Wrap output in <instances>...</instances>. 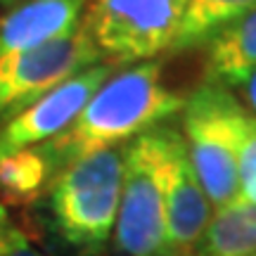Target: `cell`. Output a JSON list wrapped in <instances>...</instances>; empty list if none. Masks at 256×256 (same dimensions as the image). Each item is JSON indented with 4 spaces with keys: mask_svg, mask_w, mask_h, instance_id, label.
<instances>
[{
    "mask_svg": "<svg viewBox=\"0 0 256 256\" xmlns=\"http://www.w3.org/2000/svg\"><path fill=\"white\" fill-rule=\"evenodd\" d=\"M183 104V98L164 83L162 62L128 64L112 72L72 126L40 147L60 174L74 159L128 145L178 114Z\"/></svg>",
    "mask_w": 256,
    "mask_h": 256,
    "instance_id": "cell-1",
    "label": "cell"
},
{
    "mask_svg": "<svg viewBox=\"0 0 256 256\" xmlns=\"http://www.w3.org/2000/svg\"><path fill=\"white\" fill-rule=\"evenodd\" d=\"M124 147L74 159L50 183L52 228L66 247L83 256L104 252L114 235L124 185Z\"/></svg>",
    "mask_w": 256,
    "mask_h": 256,
    "instance_id": "cell-2",
    "label": "cell"
},
{
    "mask_svg": "<svg viewBox=\"0 0 256 256\" xmlns=\"http://www.w3.org/2000/svg\"><path fill=\"white\" fill-rule=\"evenodd\" d=\"M176 128L156 126L124 147V185L114 247L119 256H168L166 176Z\"/></svg>",
    "mask_w": 256,
    "mask_h": 256,
    "instance_id": "cell-3",
    "label": "cell"
},
{
    "mask_svg": "<svg viewBox=\"0 0 256 256\" xmlns=\"http://www.w3.org/2000/svg\"><path fill=\"white\" fill-rule=\"evenodd\" d=\"M180 112V136L190 164L211 206L220 209L238 200L240 140L249 112L232 90L209 81L194 88Z\"/></svg>",
    "mask_w": 256,
    "mask_h": 256,
    "instance_id": "cell-4",
    "label": "cell"
},
{
    "mask_svg": "<svg viewBox=\"0 0 256 256\" xmlns=\"http://www.w3.org/2000/svg\"><path fill=\"white\" fill-rule=\"evenodd\" d=\"M188 0H86L83 26L104 62L154 60L171 50Z\"/></svg>",
    "mask_w": 256,
    "mask_h": 256,
    "instance_id": "cell-5",
    "label": "cell"
},
{
    "mask_svg": "<svg viewBox=\"0 0 256 256\" xmlns=\"http://www.w3.org/2000/svg\"><path fill=\"white\" fill-rule=\"evenodd\" d=\"M100 62L104 60L83 24L69 36L0 60V121L8 124L57 86Z\"/></svg>",
    "mask_w": 256,
    "mask_h": 256,
    "instance_id": "cell-6",
    "label": "cell"
},
{
    "mask_svg": "<svg viewBox=\"0 0 256 256\" xmlns=\"http://www.w3.org/2000/svg\"><path fill=\"white\" fill-rule=\"evenodd\" d=\"M112 72L114 64H95L57 86L55 90L43 95L31 107L19 112L17 116H12L0 130V159L28 147L43 145L64 133L83 112L95 90L112 76Z\"/></svg>",
    "mask_w": 256,
    "mask_h": 256,
    "instance_id": "cell-7",
    "label": "cell"
},
{
    "mask_svg": "<svg viewBox=\"0 0 256 256\" xmlns=\"http://www.w3.org/2000/svg\"><path fill=\"white\" fill-rule=\"evenodd\" d=\"M214 216L206 192L190 164L183 136L176 128L166 176V244L168 256H194Z\"/></svg>",
    "mask_w": 256,
    "mask_h": 256,
    "instance_id": "cell-8",
    "label": "cell"
},
{
    "mask_svg": "<svg viewBox=\"0 0 256 256\" xmlns=\"http://www.w3.org/2000/svg\"><path fill=\"white\" fill-rule=\"evenodd\" d=\"M83 14L86 0H22L0 19V60L69 36Z\"/></svg>",
    "mask_w": 256,
    "mask_h": 256,
    "instance_id": "cell-9",
    "label": "cell"
},
{
    "mask_svg": "<svg viewBox=\"0 0 256 256\" xmlns=\"http://www.w3.org/2000/svg\"><path fill=\"white\" fill-rule=\"evenodd\" d=\"M204 46L206 81L235 90L256 72V10L232 19Z\"/></svg>",
    "mask_w": 256,
    "mask_h": 256,
    "instance_id": "cell-10",
    "label": "cell"
},
{
    "mask_svg": "<svg viewBox=\"0 0 256 256\" xmlns=\"http://www.w3.org/2000/svg\"><path fill=\"white\" fill-rule=\"evenodd\" d=\"M256 254V204L232 200L214 209L194 256H252Z\"/></svg>",
    "mask_w": 256,
    "mask_h": 256,
    "instance_id": "cell-11",
    "label": "cell"
},
{
    "mask_svg": "<svg viewBox=\"0 0 256 256\" xmlns=\"http://www.w3.org/2000/svg\"><path fill=\"white\" fill-rule=\"evenodd\" d=\"M252 10H256V0H188L171 50L180 52L206 43L216 31Z\"/></svg>",
    "mask_w": 256,
    "mask_h": 256,
    "instance_id": "cell-12",
    "label": "cell"
},
{
    "mask_svg": "<svg viewBox=\"0 0 256 256\" xmlns=\"http://www.w3.org/2000/svg\"><path fill=\"white\" fill-rule=\"evenodd\" d=\"M55 176V166L40 145L0 159V190L14 200L36 197Z\"/></svg>",
    "mask_w": 256,
    "mask_h": 256,
    "instance_id": "cell-13",
    "label": "cell"
},
{
    "mask_svg": "<svg viewBox=\"0 0 256 256\" xmlns=\"http://www.w3.org/2000/svg\"><path fill=\"white\" fill-rule=\"evenodd\" d=\"M238 197L256 204V116L249 114L240 140Z\"/></svg>",
    "mask_w": 256,
    "mask_h": 256,
    "instance_id": "cell-14",
    "label": "cell"
},
{
    "mask_svg": "<svg viewBox=\"0 0 256 256\" xmlns=\"http://www.w3.org/2000/svg\"><path fill=\"white\" fill-rule=\"evenodd\" d=\"M24 244H28L26 235L14 226V220L10 216V211L5 209V204H0V256H10Z\"/></svg>",
    "mask_w": 256,
    "mask_h": 256,
    "instance_id": "cell-15",
    "label": "cell"
},
{
    "mask_svg": "<svg viewBox=\"0 0 256 256\" xmlns=\"http://www.w3.org/2000/svg\"><path fill=\"white\" fill-rule=\"evenodd\" d=\"M235 90L240 92V102L244 104V110H247L252 116H256V72L252 74V76H247Z\"/></svg>",
    "mask_w": 256,
    "mask_h": 256,
    "instance_id": "cell-16",
    "label": "cell"
},
{
    "mask_svg": "<svg viewBox=\"0 0 256 256\" xmlns=\"http://www.w3.org/2000/svg\"><path fill=\"white\" fill-rule=\"evenodd\" d=\"M10 256H46V254H40L38 249H34L31 244H24V247H19L17 252H12Z\"/></svg>",
    "mask_w": 256,
    "mask_h": 256,
    "instance_id": "cell-17",
    "label": "cell"
},
{
    "mask_svg": "<svg viewBox=\"0 0 256 256\" xmlns=\"http://www.w3.org/2000/svg\"><path fill=\"white\" fill-rule=\"evenodd\" d=\"M19 2H22V0H0L2 8H5V5H19Z\"/></svg>",
    "mask_w": 256,
    "mask_h": 256,
    "instance_id": "cell-18",
    "label": "cell"
},
{
    "mask_svg": "<svg viewBox=\"0 0 256 256\" xmlns=\"http://www.w3.org/2000/svg\"><path fill=\"white\" fill-rule=\"evenodd\" d=\"M252 256H256V254H252Z\"/></svg>",
    "mask_w": 256,
    "mask_h": 256,
    "instance_id": "cell-19",
    "label": "cell"
}]
</instances>
